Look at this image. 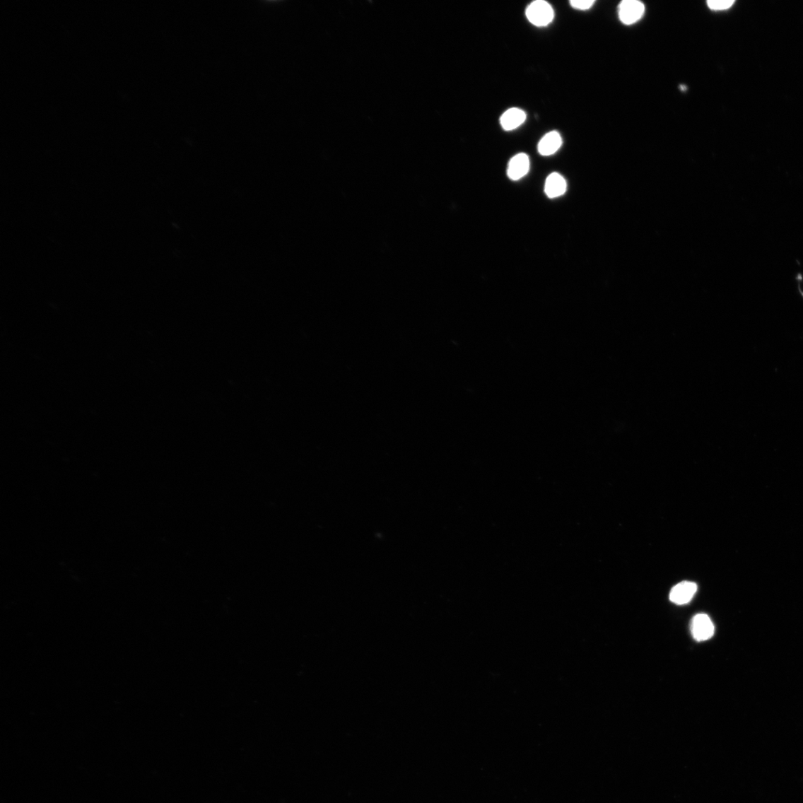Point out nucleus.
Listing matches in <instances>:
<instances>
[{
    "mask_svg": "<svg viewBox=\"0 0 803 803\" xmlns=\"http://www.w3.org/2000/svg\"><path fill=\"white\" fill-rule=\"evenodd\" d=\"M526 16L528 20L536 26H547L554 18V11L549 3L538 0L527 7Z\"/></svg>",
    "mask_w": 803,
    "mask_h": 803,
    "instance_id": "f257e3e1",
    "label": "nucleus"
},
{
    "mask_svg": "<svg viewBox=\"0 0 803 803\" xmlns=\"http://www.w3.org/2000/svg\"><path fill=\"white\" fill-rule=\"evenodd\" d=\"M645 12L644 5L638 0H624L619 6V18L625 25L639 21Z\"/></svg>",
    "mask_w": 803,
    "mask_h": 803,
    "instance_id": "f03ea898",
    "label": "nucleus"
},
{
    "mask_svg": "<svg viewBox=\"0 0 803 803\" xmlns=\"http://www.w3.org/2000/svg\"><path fill=\"white\" fill-rule=\"evenodd\" d=\"M691 632L697 641H705L710 639L715 632V627L705 614H698L694 616L691 623Z\"/></svg>",
    "mask_w": 803,
    "mask_h": 803,
    "instance_id": "7ed1b4c3",
    "label": "nucleus"
},
{
    "mask_svg": "<svg viewBox=\"0 0 803 803\" xmlns=\"http://www.w3.org/2000/svg\"><path fill=\"white\" fill-rule=\"evenodd\" d=\"M695 582L684 581L672 587L669 594L670 600L677 605L688 604L697 592Z\"/></svg>",
    "mask_w": 803,
    "mask_h": 803,
    "instance_id": "20e7f679",
    "label": "nucleus"
},
{
    "mask_svg": "<svg viewBox=\"0 0 803 803\" xmlns=\"http://www.w3.org/2000/svg\"><path fill=\"white\" fill-rule=\"evenodd\" d=\"M529 169V157L525 153H519L513 156L510 161L508 175L512 180L516 181L527 175Z\"/></svg>",
    "mask_w": 803,
    "mask_h": 803,
    "instance_id": "39448f33",
    "label": "nucleus"
},
{
    "mask_svg": "<svg viewBox=\"0 0 803 803\" xmlns=\"http://www.w3.org/2000/svg\"><path fill=\"white\" fill-rule=\"evenodd\" d=\"M526 120L525 112L519 108H511L502 115L500 122L505 131H510L520 127Z\"/></svg>",
    "mask_w": 803,
    "mask_h": 803,
    "instance_id": "423d86ee",
    "label": "nucleus"
},
{
    "mask_svg": "<svg viewBox=\"0 0 803 803\" xmlns=\"http://www.w3.org/2000/svg\"><path fill=\"white\" fill-rule=\"evenodd\" d=\"M563 144V139L558 132L551 131L544 136L539 143L538 151L542 156L554 154Z\"/></svg>",
    "mask_w": 803,
    "mask_h": 803,
    "instance_id": "0eeeda50",
    "label": "nucleus"
},
{
    "mask_svg": "<svg viewBox=\"0 0 803 803\" xmlns=\"http://www.w3.org/2000/svg\"><path fill=\"white\" fill-rule=\"evenodd\" d=\"M567 190V183L565 178L558 174H551L546 180L544 192L549 198H556L563 195Z\"/></svg>",
    "mask_w": 803,
    "mask_h": 803,
    "instance_id": "6e6552de",
    "label": "nucleus"
},
{
    "mask_svg": "<svg viewBox=\"0 0 803 803\" xmlns=\"http://www.w3.org/2000/svg\"><path fill=\"white\" fill-rule=\"evenodd\" d=\"M734 0H710L708 1V7L713 11H722L732 7Z\"/></svg>",
    "mask_w": 803,
    "mask_h": 803,
    "instance_id": "1a4fd4ad",
    "label": "nucleus"
},
{
    "mask_svg": "<svg viewBox=\"0 0 803 803\" xmlns=\"http://www.w3.org/2000/svg\"><path fill=\"white\" fill-rule=\"evenodd\" d=\"M570 4L573 8L585 11L590 9L595 4V1H594V0H585V1H578V0H572Z\"/></svg>",
    "mask_w": 803,
    "mask_h": 803,
    "instance_id": "9d476101",
    "label": "nucleus"
}]
</instances>
